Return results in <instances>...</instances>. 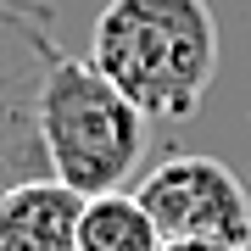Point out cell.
<instances>
[{
  "label": "cell",
  "mask_w": 251,
  "mask_h": 251,
  "mask_svg": "<svg viewBox=\"0 0 251 251\" xmlns=\"http://www.w3.org/2000/svg\"><path fill=\"white\" fill-rule=\"evenodd\" d=\"M62 56L50 0H0V190L50 179L39 90Z\"/></svg>",
  "instance_id": "3"
},
{
  "label": "cell",
  "mask_w": 251,
  "mask_h": 251,
  "mask_svg": "<svg viewBox=\"0 0 251 251\" xmlns=\"http://www.w3.org/2000/svg\"><path fill=\"white\" fill-rule=\"evenodd\" d=\"M39 134H45L50 179L95 201L140 179L145 151H151V117L95 62L62 56L39 90Z\"/></svg>",
  "instance_id": "2"
},
{
  "label": "cell",
  "mask_w": 251,
  "mask_h": 251,
  "mask_svg": "<svg viewBox=\"0 0 251 251\" xmlns=\"http://www.w3.org/2000/svg\"><path fill=\"white\" fill-rule=\"evenodd\" d=\"M78 251H162V234L151 224V212L140 206V196L117 190V196L84 201Z\"/></svg>",
  "instance_id": "6"
},
{
  "label": "cell",
  "mask_w": 251,
  "mask_h": 251,
  "mask_svg": "<svg viewBox=\"0 0 251 251\" xmlns=\"http://www.w3.org/2000/svg\"><path fill=\"white\" fill-rule=\"evenodd\" d=\"M140 206L168 240H206V246H251V196L240 173L218 156H168L140 179Z\"/></svg>",
  "instance_id": "4"
},
{
  "label": "cell",
  "mask_w": 251,
  "mask_h": 251,
  "mask_svg": "<svg viewBox=\"0 0 251 251\" xmlns=\"http://www.w3.org/2000/svg\"><path fill=\"white\" fill-rule=\"evenodd\" d=\"M84 196L62 179H28L0 190V251H78Z\"/></svg>",
  "instance_id": "5"
},
{
  "label": "cell",
  "mask_w": 251,
  "mask_h": 251,
  "mask_svg": "<svg viewBox=\"0 0 251 251\" xmlns=\"http://www.w3.org/2000/svg\"><path fill=\"white\" fill-rule=\"evenodd\" d=\"M162 251H229V246H206V240H168Z\"/></svg>",
  "instance_id": "7"
},
{
  "label": "cell",
  "mask_w": 251,
  "mask_h": 251,
  "mask_svg": "<svg viewBox=\"0 0 251 251\" xmlns=\"http://www.w3.org/2000/svg\"><path fill=\"white\" fill-rule=\"evenodd\" d=\"M90 62L151 123H179L218 78V17L206 0H106Z\"/></svg>",
  "instance_id": "1"
},
{
  "label": "cell",
  "mask_w": 251,
  "mask_h": 251,
  "mask_svg": "<svg viewBox=\"0 0 251 251\" xmlns=\"http://www.w3.org/2000/svg\"><path fill=\"white\" fill-rule=\"evenodd\" d=\"M246 251H251V246H246Z\"/></svg>",
  "instance_id": "8"
}]
</instances>
